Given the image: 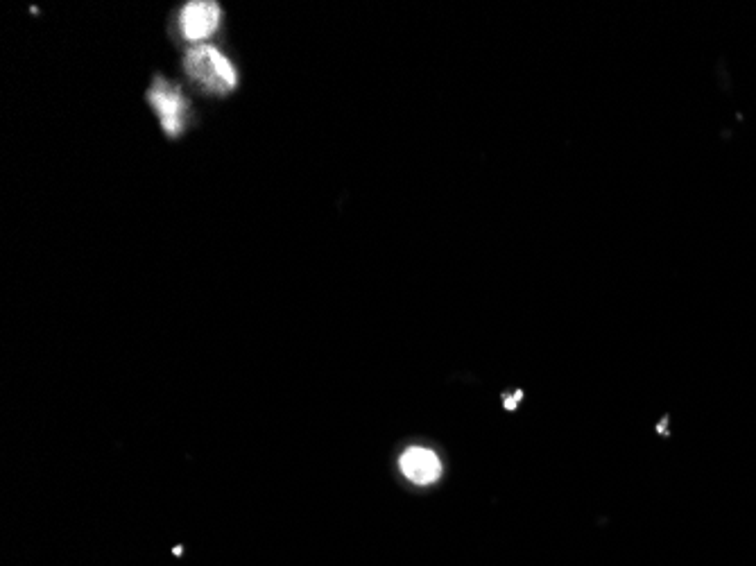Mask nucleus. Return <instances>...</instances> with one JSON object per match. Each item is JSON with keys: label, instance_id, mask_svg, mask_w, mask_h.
<instances>
[{"label": "nucleus", "instance_id": "nucleus-1", "mask_svg": "<svg viewBox=\"0 0 756 566\" xmlns=\"http://www.w3.org/2000/svg\"><path fill=\"white\" fill-rule=\"evenodd\" d=\"M186 71L193 77V82L200 84L206 91L218 93V96H225V93L234 91L238 84V75L234 64L220 53L218 48L213 46H195L188 50L186 55Z\"/></svg>", "mask_w": 756, "mask_h": 566}, {"label": "nucleus", "instance_id": "nucleus-2", "mask_svg": "<svg viewBox=\"0 0 756 566\" xmlns=\"http://www.w3.org/2000/svg\"><path fill=\"white\" fill-rule=\"evenodd\" d=\"M148 98L154 105V109H157L163 132H166L168 136H177L179 132H182L184 109H186L182 91L173 87V84H168L163 77H157V82H154V87L150 89Z\"/></svg>", "mask_w": 756, "mask_h": 566}, {"label": "nucleus", "instance_id": "nucleus-3", "mask_svg": "<svg viewBox=\"0 0 756 566\" xmlns=\"http://www.w3.org/2000/svg\"><path fill=\"white\" fill-rule=\"evenodd\" d=\"M179 23L188 41L209 39L220 25V5L211 0H193L184 7Z\"/></svg>", "mask_w": 756, "mask_h": 566}, {"label": "nucleus", "instance_id": "nucleus-4", "mask_svg": "<svg viewBox=\"0 0 756 566\" xmlns=\"http://www.w3.org/2000/svg\"><path fill=\"white\" fill-rule=\"evenodd\" d=\"M401 474L415 485H431L442 474L440 458L431 449L410 447L399 460Z\"/></svg>", "mask_w": 756, "mask_h": 566}]
</instances>
